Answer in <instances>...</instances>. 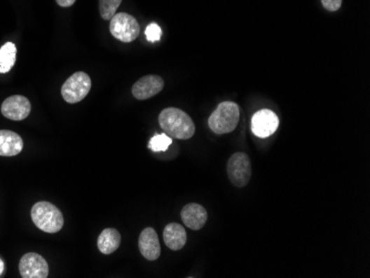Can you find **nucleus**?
Segmentation results:
<instances>
[{
    "label": "nucleus",
    "instance_id": "18",
    "mask_svg": "<svg viewBox=\"0 0 370 278\" xmlns=\"http://www.w3.org/2000/svg\"><path fill=\"white\" fill-rule=\"evenodd\" d=\"M171 144H172V139L163 133V134H156V137L151 139L149 148L153 152H163L167 151Z\"/></svg>",
    "mask_w": 370,
    "mask_h": 278
},
{
    "label": "nucleus",
    "instance_id": "11",
    "mask_svg": "<svg viewBox=\"0 0 370 278\" xmlns=\"http://www.w3.org/2000/svg\"><path fill=\"white\" fill-rule=\"evenodd\" d=\"M139 249L144 258L156 260L161 255L159 237L154 228H146L141 232L139 237Z\"/></svg>",
    "mask_w": 370,
    "mask_h": 278
},
{
    "label": "nucleus",
    "instance_id": "14",
    "mask_svg": "<svg viewBox=\"0 0 370 278\" xmlns=\"http://www.w3.org/2000/svg\"><path fill=\"white\" fill-rule=\"evenodd\" d=\"M164 243L172 251H180L186 244L188 235L185 228L177 223H170L163 230Z\"/></svg>",
    "mask_w": 370,
    "mask_h": 278
},
{
    "label": "nucleus",
    "instance_id": "9",
    "mask_svg": "<svg viewBox=\"0 0 370 278\" xmlns=\"http://www.w3.org/2000/svg\"><path fill=\"white\" fill-rule=\"evenodd\" d=\"M32 112L30 101L24 96H13L6 99L1 104V113L7 119L22 121Z\"/></svg>",
    "mask_w": 370,
    "mask_h": 278
},
{
    "label": "nucleus",
    "instance_id": "16",
    "mask_svg": "<svg viewBox=\"0 0 370 278\" xmlns=\"http://www.w3.org/2000/svg\"><path fill=\"white\" fill-rule=\"evenodd\" d=\"M17 57L16 46L7 43L0 48V74H7L15 66Z\"/></svg>",
    "mask_w": 370,
    "mask_h": 278
},
{
    "label": "nucleus",
    "instance_id": "22",
    "mask_svg": "<svg viewBox=\"0 0 370 278\" xmlns=\"http://www.w3.org/2000/svg\"><path fill=\"white\" fill-rule=\"evenodd\" d=\"M4 270H5V264H4L3 260L0 258V275L4 273Z\"/></svg>",
    "mask_w": 370,
    "mask_h": 278
},
{
    "label": "nucleus",
    "instance_id": "3",
    "mask_svg": "<svg viewBox=\"0 0 370 278\" xmlns=\"http://www.w3.org/2000/svg\"><path fill=\"white\" fill-rule=\"evenodd\" d=\"M32 222L46 233H58L64 226V215L56 205L38 202L32 209Z\"/></svg>",
    "mask_w": 370,
    "mask_h": 278
},
{
    "label": "nucleus",
    "instance_id": "6",
    "mask_svg": "<svg viewBox=\"0 0 370 278\" xmlns=\"http://www.w3.org/2000/svg\"><path fill=\"white\" fill-rule=\"evenodd\" d=\"M228 175L236 188H245L252 176L251 160L244 152L233 154L228 162Z\"/></svg>",
    "mask_w": 370,
    "mask_h": 278
},
{
    "label": "nucleus",
    "instance_id": "10",
    "mask_svg": "<svg viewBox=\"0 0 370 278\" xmlns=\"http://www.w3.org/2000/svg\"><path fill=\"white\" fill-rule=\"evenodd\" d=\"M164 87V80L160 76H146L133 85L132 95L138 100H146L161 92Z\"/></svg>",
    "mask_w": 370,
    "mask_h": 278
},
{
    "label": "nucleus",
    "instance_id": "8",
    "mask_svg": "<svg viewBox=\"0 0 370 278\" xmlns=\"http://www.w3.org/2000/svg\"><path fill=\"white\" fill-rule=\"evenodd\" d=\"M280 125V120L275 112L263 109L257 111L252 118V131L259 138H268L274 134Z\"/></svg>",
    "mask_w": 370,
    "mask_h": 278
},
{
    "label": "nucleus",
    "instance_id": "1",
    "mask_svg": "<svg viewBox=\"0 0 370 278\" xmlns=\"http://www.w3.org/2000/svg\"><path fill=\"white\" fill-rule=\"evenodd\" d=\"M160 127L170 138L189 140L196 133V125L186 112L177 108H167L160 113Z\"/></svg>",
    "mask_w": 370,
    "mask_h": 278
},
{
    "label": "nucleus",
    "instance_id": "13",
    "mask_svg": "<svg viewBox=\"0 0 370 278\" xmlns=\"http://www.w3.org/2000/svg\"><path fill=\"white\" fill-rule=\"evenodd\" d=\"M24 148V141L16 132L0 130V157H15Z\"/></svg>",
    "mask_w": 370,
    "mask_h": 278
},
{
    "label": "nucleus",
    "instance_id": "2",
    "mask_svg": "<svg viewBox=\"0 0 370 278\" xmlns=\"http://www.w3.org/2000/svg\"><path fill=\"white\" fill-rule=\"evenodd\" d=\"M240 106L232 101H224L209 118V127L217 134L233 132L240 122Z\"/></svg>",
    "mask_w": 370,
    "mask_h": 278
},
{
    "label": "nucleus",
    "instance_id": "20",
    "mask_svg": "<svg viewBox=\"0 0 370 278\" xmlns=\"http://www.w3.org/2000/svg\"><path fill=\"white\" fill-rule=\"evenodd\" d=\"M343 0H322V5L328 11H337L341 9Z\"/></svg>",
    "mask_w": 370,
    "mask_h": 278
},
{
    "label": "nucleus",
    "instance_id": "15",
    "mask_svg": "<svg viewBox=\"0 0 370 278\" xmlns=\"http://www.w3.org/2000/svg\"><path fill=\"white\" fill-rule=\"evenodd\" d=\"M120 244H121V234L116 228H106L99 236L98 249L102 254H112L119 249Z\"/></svg>",
    "mask_w": 370,
    "mask_h": 278
},
{
    "label": "nucleus",
    "instance_id": "7",
    "mask_svg": "<svg viewBox=\"0 0 370 278\" xmlns=\"http://www.w3.org/2000/svg\"><path fill=\"white\" fill-rule=\"evenodd\" d=\"M19 273L24 278H47L49 266L41 255L27 253L19 262Z\"/></svg>",
    "mask_w": 370,
    "mask_h": 278
},
{
    "label": "nucleus",
    "instance_id": "12",
    "mask_svg": "<svg viewBox=\"0 0 370 278\" xmlns=\"http://www.w3.org/2000/svg\"><path fill=\"white\" fill-rule=\"evenodd\" d=\"M181 218L191 230H201L207 221V209L198 203H190L185 205L181 211Z\"/></svg>",
    "mask_w": 370,
    "mask_h": 278
},
{
    "label": "nucleus",
    "instance_id": "19",
    "mask_svg": "<svg viewBox=\"0 0 370 278\" xmlns=\"http://www.w3.org/2000/svg\"><path fill=\"white\" fill-rule=\"evenodd\" d=\"M146 39L150 43H156L161 39L162 30L158 24H150L146 29Z\"/></svg>",
    "mask_w": 370,
    "mask_h": 278
},
{
    "label": "nucleus",
    "instance_id": "21",
    "mask_svg": "<svg viewBox=\"0 0 370 278\" xmlns=\"http://www.w3.org/2000/svg\"><path fill=\"white\" fill-rule=\"evenodd\" d=\"M56 1L60 7H64V8L71 7L76 3V0H56Z\"/></svg>",
    "mask_w": 370,
    "mask_h": 278
},
{
    "label": "nucleus",
    "instance_id": "4",
    "mask_svg": "<svg viewBox=\"0 0 370 278\" xmlns=\"http://www.w3.org/2000/svg\"><path fill=\"white\" fill-rule=\"evenodd\" d=\"M110 32L122 43H132L140 35V25L129 13H116L110 22Z\"/></svg>",
    "mask_w": 370,
    "mask_h": 278
},
{
    "label": "nucleus",
    "instance_id": "17",
    "mask_svg": "<svg viewBox=\"0 0 370 278\" xmlns=\"http://www.w3.org/2000/svg\"><path fill=\"white\" fill-rule=\"evenodd\" d=\"M121 3L122 0H99V11H100L101 18L104 20H111Z\"/></svg>",
    "mask_w": 370,
    "mask_h": 278
},
{
    "label": "nucleus",
    "instance_id": "5",
    "mask_svg": "<svg viewBox=\"0 0 370 278\" xmlns=\"http://www.w3.org/2000/svg\"><path fill=\"white\" fill-rule=\"evenodd\" d=\"M91 89V79L85 72H76L67 79L61 88V95L68 104H78L88 96Z\"/></svg>",
    "mask_w": 370,
    "mask_h": 278
}]
</instances>
